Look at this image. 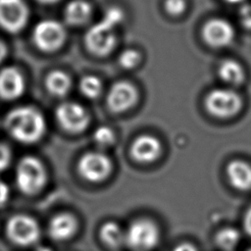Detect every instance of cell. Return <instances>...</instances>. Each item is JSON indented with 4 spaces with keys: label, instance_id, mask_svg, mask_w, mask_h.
<instances>
[{
    "label": "cell",
    "instance_id": "f1b7e54d",
    "mask_svg": "<svg viewBox=\"0 0 251 251\" xmlns=\"http://www.w3.org/2000/svg\"><path fill=\"white\" fill-rule=\"evenodd\" d=\"M244 228L248 234L251 235V208L248 210V212L245 215L244 219Z\"/></svg>",
    "mask_w": 251,
    "mask_h": 251
},
{
    "label": "cell",
    "instance_id": "9a60e30c",
    "mask_svg": "<svg viewBox=\"0 0 251 251\" xmlns=\"http://www.w3.org/2000/svg\"><path fill=\"white\" fill-rule=\"evenodd\" d=\"M76 229L75 219L67 213L56 215L52 218L48 226V233L54 240H66L70 238Z\"/></svg>",
    "mask_w": 251,
    "mask_h": 251
},
{
    "label": "cell",
    "instance_id": "83f0119b",
    "mask_svg": "<svg viewBox=\"0 0 251 251\" xmlns=\"http://www.w3.org/2000/svg\"><path fill=\"white\" fill-rule=\"evenodd\" d=\"M10 197V189L7 183L0 180V207L4 206Z\"/></svg>",
    "mask_w": 251,
    "mask_h": 251
},
{
    "label": "cell",
    "instance_id": "cb8c5ba5",
    "mask_svg": "<svg viewBox=\"0 0 251 251\" xmlns=\"http://www.w3.org/2000/svg\"><path fill=\"white\" fill-rule=\"evenodd\" d=\"M95 142L102 147H108L115 141V135L113 130L108 126L98 127L93 134Z\"/></svg>",
    "mask_w": 251,
    "mask_h": 251
},
{
    "label": "cell",
    "instance_id": "4dcf8cb0",
    "mask_svg": "<svg viewBox=\"0 0 251 251\" xmlns=\"http://www.w3.org/2000/svg\"><path fill=\"white\" fill-rule=\"evenodd\" d=\"M7 54H8V48L5 45V43L0 40V63H2L6 59Z\"/></svg>",
    "mask_w": 251,
    "mask_h": 251
},
{
    "label": "cell",
    "instance_id": "1f68e13d",
    "mask_svg": "<svg viewBox=\"0 0 251 251\" xmlns=\"http://www.w3.org/2000/svg\"><path fill=\"white\" fill-rule=\"evenodd\" d=\"M39 3H44V4H52V3H56L59 0H36Z\"/></svg>",
    "mask_w": 251,
    "mask_h": 251
},
{
    "label": "cell",
    "instance_id": "ac0fdd59",
    "mask_svg": "<svg viewBox=\"0 0 251 251\" xmlns=\"http://www.w3.org/2000/svg\"><path fill=\"white\" fill-rule=\"evenodd\" d=\"M45 86L49 93L54 96H65L72 87V80L68 74L63 71H52L45 78Z\"/></svg>",
    "mask_w": 251,
    "mask_h": 251
},
{
    "label": "cell",
    "instance_id": "7402d4cb",
    "mask_svg": "<svg viewBox=\"0 0 251 251\" xmlns=\"http://www.w3.org/2000/svg\"><path fill=\"white\" fill-rule=\"evenodd\" d=\"M239 232L234 228H224L216 236L218 245L224 250H232L239 241Z\"/></svg>",
    "mask_w": 251,
    "mask_h": 251
},
{
    "label": "cell",
    "instance_id": "8fae6325",
    "mask_svg": "<svg viewBox=\"0 0 251 251\" xmlns=\"http://www.w3.org/2000/svg\"><path fill=\"white\" fill-rule=\"evenodd\" d=\"M202 36L208 45L221 48L231 43L234 38V28L226 20L214 18L204 25Z\"/></svg>",
    "mask_w": 251,
    "mask_h": 251
},
{
    "label": "cell",
    "instance_id": "f546056e",
    "mask_svg": "<svg viewBox=\"0 0 251 251\" xmlns=\"http://www.w3.org/2000/svg\"><path fill=\"white\" fill-rule=\"evenodd\" d=\"M173 251H197V249L192 244L183 243L176 246Z\"/></svg>",
    "mask_w": 251,
    "mask_h": 251
},
{
    "label": "cell",
    "instance_id": "8992f818",
    "mask_svg": "<svg viewBox=\"0 0 251 251\" xmlns=\"http://www.w3.org/2000/svg\"><path fill=\"white\" fill-rule=\"evenodd\" d=\"M205 106L215 117L229 118L239 112L242 100L239 94L231 89L217 88L208 93Z\"/></svg>",
    "mask_w": 251,
    "mask_h": 251
},
{
    "label": "cell",
    "instance_id": "5bb4252c",
    "mask_svg": "<svg viewBox=\"0 0 251 251\" xmlns=\"http://www.w3.org/2000/svg\"><path fill=\"white\" fill-rule=\"evenodd\" d=\"M131 156L143 163L156 160L161 153V144L159 140L151 135H141L137 137L130 147Z\"/></svg>",
    "mask_w": 251,
    "mask_h": 251
},
{
    "label": "cell",
    "instance_id": "52a82bcc",
    "mask_svg": "<svg viewBox=\"0 0 251 251\" xmlns=\"http://www.w3.org/2000/svg\"><path fill=\"white\" fill-rule=\"evenodd\" d=\"M28 19L29 10L25 0H0V27L7 32H20Z\"/></svg>",
    "mask_w": 251,
    "mask_h": 251
},
{
    "label": "cell",
    "instance_id": "ffe728a7",
    "mask_svg": "<svg viewBox=\"0 0 251 251\" xmlns=\"http://www.w3.org/2000/svg\"><path fill=\"white\" fill-rule=\"evenodd\" d=\"M100 236L104 243L113 248H117L126 242V233L113 222H108L102 226Z\"/></svg>",
    "mask_w": 251,
    "mask_h": 251
},
{
    "label": "cell",
    "instance_id": "7c38bea8",
    "mask_svg": "<svg viewBox=\"0 0 251 251\" xmlns=\"http://www.w3.org/2000/svg\"><path fill=\"white\" fill-rule=\"evenodd\" d=\"M137 100V90L126 80L115 82L107 95V105L112 112L121 113L131 108Z\"/></svg>",
    "mask_w": 251,
    "mask_h": 251
},
{
    "label": "cell",
    "instance_id": "484cf974",
    "mask_svg": "<svg viewBox=\"0 0 251 251\" xmlns=\"http://www.w3.org/2000/svg\"><path fill=\"white\" fill-rule=\"evenodd\" d=\"M12 160V152L9 146L0 142V172L5 171Z\"/></svg>",
    "mask_w": 251,
    "mask_h": 251
},
{
    "label": "cell",
    "instance_id": "d6986e66",
    "mask_svg": "<svg viewBox=\"0 0 251 251\" xmlns=\"http://www.w3.org/2000/svg\"><path fill=\"white\" fill-rule=\"evenodd\" d=\"M220 77L232 85H239L245 80V71L243 67L234 60H225L219 66Z\"/></svg>",
    "mask_w": 251,
    "mask_h": 251
},
{
    "label": "cell",
    "instance_id": "d6a6232c",
    "mask_svg": "<svg viewBox=\"0 0 251 251\" xmlns=\"http://www.w3.org/2000/svg\"><path fill=\"white\" fill-rule=\"evenodd\" d=\"M35 251H52V250L46 246H39Z\"/></svg>",
    "mask_w": 251,
    "mask_h": 251
},
{
    "label": "cell",
    "instance_id": "4fadbf2b",
    "mask_svg": "<svg viewBox=\"0 0 251 251\" xmlns=\"http://www.w3.org/2000/svg\"><path fill=\"white\" fill-rule=\"evenodd\" d=\"M25 90V80L23 74L15 67H5L0 70V98L12 101L20 98Z\"/></svg>",
    "mask_w": 251,
    "mask_h": 251
},
{
    "label": "cell",
    "instance_id": "4316f807",
    "mask_svg": "<svg viewBox=\"0 0 251 251\" xmlns=\"http://www.w3.org/2000/svg\"><path fill=\"white\" fill-rule=\"evenodd\" d=\"M239 21L247 29H251V2L245 3L239 10Z\"/></svg>",
    "mask_w": 251,
    "mask_h": 251
},
{
    "label": "cell",
    "instance_id": "2e32d148",
    "mask_svg": "<svg viewBox=\"0 0 251 251\" xmlns=\"http://www.w3.org/2000/svg\"><path fill=\"white\" fill-rule=\"evenodd\" d=\"M226 174L232 186L239 190H247L251 188V167L239 160L229 163Z\"/></svg>",
    "mask_w": 251,
    "mask_h": 251
},
{
    "label": "cell",
    "instance_id": "ba28073f",
    "mask_svg": "<svg viewBox=\"0 0 251 251\" xmlns=\"http://www.w3.org/2000/svg\"><path fill=\"white\" fill-rule=\"evenodd\" d=\"M159 236L158 227L154 223L137 220L129 226L126 233V242L135 251H148L157 245Z\"/></svg>",
    "mask_w": 251,
    "mask_h": 251
},
{
    "label": "cell",
    "instance_id": "603a6c76",
    "mask_svg": "<svg viewBox=\"0 0 251 251\" xmlns=\"http://www.w3.org/2000/svg\"><path fill=\"white\" fill-rule=\"evenodd\" d=\"M141 56L135 49H126L119 56V63L125 69H132L138 65Z\"/></svg>",
    "mask_w": 251,
    "mask_h": 251
},
{
    "label": "cell",
    "instance_id": "3957f363",
    "mask_svg": "<svg viewBox=\"0 0 251 251\" xmlns=\"http://www.w3.org/2000/svg\"><path fill=\"white\" fill-rule=\"evenodd\" d=\"M15 178L21 192L32 195L44 187L47 181V173L44 165L38 158L25 156L17 165Z\"/></svg>",
    "mask_w": 251,
    "mask_h": 251
},
{
    "label": "cell",
    "instance_id": "836d02e7",
    "mask_svg": "<svg viewBox=\"0 0 251 251\" xmlns=\"http://www.w3.org/2000/svg\"><path fill=\"white\" fill-rule=\"evenodd\" d=\"M226 1L228 2V3H231V4H237V3H240V2H242L244 0H226Z\"/></svg>",
    "mask_w": 251,
    "mask_h": 251
},
{
    "label": "cell",
    "instance_id": "30bf717a",
    "mask_svg": "<svg viewBox=\"0 0 251 251\" xmlns=\"http://www.w3.org/2000/svg\"><path fill=\"white\" fill-rule=\"evenodd\" d=\"M58 123L68 131L79 132L87 126L89 115L86 110L75 102H64L56 109Z\"/></svg>",
    "mask_w": 251,
    "mask_h": 251
},
{
    "label": "cell",
    "instance_id": "277c9868",
    "mask_svg": "<svg viewBox=\"0 0 251 251\" xmlns=\"http://www.w3.org/2000/svg\"><path fill=\"white\" fill-rule=\"evenodd\" d=\"M67 37L65 26L58 21L46 19L38 22L32 30L34 45L43 52L58 50Z\"/></svg>",
    "mask_w": 251,
    "mask_h": 251
},
{
    "label": "cell",
    "instance_id": "9c48e42d",
    "mask_svg": "<svg viewBox=\"0 0 251 251\" xmlns=\"http://www.w3.org/2000/svg\"><path fill=\"white\" fill-rule=\"evenodd\" d=\"M77 169L82 177L89 181L98 182L104 180L110 175L112 163L105 154L90 152L80 158Z\"/></svg>",
    "mask_w": 251,
    "mask_h": 251
},
{
    "label": "cell",
    "instance_id": "6da1fadb",
    "mask_svg": "<svg viewBox=\"0 0 251 251\" xmlns=\"http://www.w3.org/2000/svg\"><path fill=\"white\" fill-rule=\"evenodd\" d=\"M4 126L15 140L24 144L39 141L46 131L42 113L31 106H20L9 111L4 119Z\"/></svg>",
    "mask_w": 251,
    "mask_h": 251
},
{
    "label": "cell",
    "instance_id": "7a4b0ae2",
    "mask_svg": "<svg viewBox=\"0 0 251 251\" xmlns=\"http://www.w3.org/2000/svg\"><path fill=\"white\" fill-rule=\"evenodd\" d=\"M124 17L120 8L111 7L98 23L88 28L84 43L90 53L102 57L112 52L117 41L115 28L123 22Z\"/></svg>",
    "mask_w": 251,
    "mask_h": 251
},
{
    "label": "cell",
    "instance_id": "44dd1931",
    "mask_svg": "<svg viewBox=\"0 0 251 251\" xmlns=\"http://www.w3.org/2000/svg\"><path fill=\"white\" fill-rule=\"evenodd\" d=\"M102 82L99 77L88 75L80 78L79 80V91L87 98H97L102 92Z\"/></svg>",
    "mask_w": 251,
    "mask_h": 251
},
{
    "label": "cell",
    "instance_id": "e575fe53",
    "mask_svg": "<svg viewBox=\"0 0 251 251\" xmlns=\"http://www.w3.org/2000/svg\"><path fill=\"white\" fill-rule=\"evenodd\" d=\"M248 251H251V249H249V250H248Z\"/></svg>",
    "mask_w": 251,
    "mask_h": 251
},
{
    "label": "cell",
    "instance_id": "5b68a950",
    "mask_svg": "<svg viewBox=\"0 0 251 251\" xmlns=\"http://www.w3.org/2000/svg\"><path fill=\"white\" fill-rule=\"evenodd\" d=\"M6 233L15 244L29 246L39 239L40 227L32 217L25 214H17L8 220Z\"/></svg>",
    "mask_w": 251,
    "mask_h": 251
},
{
    "label": "cell",
    "instance_id": "d4e9b609",
    "mask_svg": "<svg viewBox=\"0 0 251 251\" xmlns=\"http://www.w3.org/2000/svg\"><path fill=\"white\" fill-rule=\"evenodd\" d=\"M165 10L172 16H178L182 14L186 7L185 0H165Z\"/></svg>",
    "mask_w": 251,
    "mask_h": 251
},
{
    "label": "cell",
    "instance_id": "e0dca14e",
    "mask_svg": "<svg viewBox=\"0 0 251 251\" xmlns=\"http://www.w3.org/2000/svg\"><path fill=\"white\" fill-rule=\"evenodd\" d=\"M92 13L90 3L85 0H72L64 11L65 21L71 25H80L85 24Z\"/></svg>",
    "mask_w": 251,
    "mask_h": 251
}]
</instances>
